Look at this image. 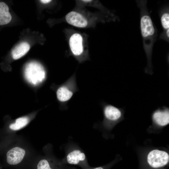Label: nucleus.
Segmentation results:
<instances>
[{
    "label": "nucleus",
    "instance_id": "obj_13",
    "mask_svg": "<svg viewBox=\"0 0 169 169\" xmlns=\"http://www.w3.org/2000/svg\"><path fill=\"white\" fill-rule=\"evenodd\" d=\"M29 121V119L27 117H20L16 120L14 123L10 124L9 127L13 130H18L25 126L28 123Z\"/></svg>",
    "mask_w": 169,
    "mask_h": 169
},
{
    "label": "nucleus",
    "instance_id": "obj_6",
    "mask_svg": "<svg viewBox=\"0 0 169 169\" xmlns=\"http://www.w3.org/2000/svg\"><path fill=\"white\" fill-rule=\"evenodd\" d=\"M102 102L104 123H113L120 120L123 115L121 109L104 102Z\"/></svg>",
    "mask_w": 169,
    "mask_h": 169
},
{
    "label": "nucleus",
    "instance_id": "obj_17",
    "mask_svg": "<svg viewBox=\"0 0 169 169\" xmlns=\"http://www.w3.org/2000/svg\"><path fill=\"white\" fill-rule=\"evenodd\" d=\"M9 10V8L6 3L0 2V14L8 13Z\"/></svg>",
    "mask_w": 169,
    "mask_h": 169
},
{
    "label": "nucleus",
    "instance_id": "obj_5",
    "mask_svg": "<svg viewBox=\"0 0 169 169\" xmlns=\"http://www.w3.org/2000/svg\"><path fill=\"white\" fill-rule=\"evenodd\" d=\"M64 164L76 165L82 169H90L91 168L87 161L85 154L79 148L74 147L69 150L63 160Z\"/></svg>",
    "mask_w": 169,
    "mask_h": 169
},
{
    "label": "nucleus",
    "instance_id": "obj_16",
    "mask_svg": "<svg viewBox=\"0 0 169 169\" xmlns=\"http://www.w3.org/2000/svg\"><path fill=\"white\" fill-rule=\"evenodd\" d=\"M169 29L163 30L159 36V38L162 39L168 42L169 41Z\"/></svg>",
    "mask_w": 169,
    "mask_h": 169
},
{
    "label": "nucleus",
    "instance_id": "obj_1",
    "mask_svg": "<svg viewBox=\"0 0 169 169\" xmlns=\"http://www.w3.org/2000/svg\"><path fill=\"white\" fill-rule=\"evenodd\" d=\"M136 2L140 9L141 32L143 48L147 59V65L145 69V71L146 73L151 75L153 73L151 61L152 49L157 39V30L149 13L147 7V1L138 0H136Z\"/></svg>",
    "mask_w": 169,
    "mask_h": 169
},
{
    "label": "nucleus",
    "instance_id": "obj_10",
    "mask_svg": "<svg viewBox=\"0 0 169 169\" xmlns=\"http://www.w3.org/2000/svg\"><path fill=\"white\" fill-rule=\"evenodd\" d=\"M82 40V36L79 33L74 34L70 38L69 43L71 50L75 56H79L83 53Z\"/></svg>",
    "mask_w": 169,
    "mask_h": 169
},
{
    "label": "nucleus",
    "instance_id": "obj_9",
    "mask_svg": "<svg viewBox=\"0 0 169 169\" xmlns=\"http://www.w3.org/2000/svg\"><path fill=\"white\" fill-rule=\"evenodd\" d=\"M67 22L74 26L83 28L87 24L86 19L80 13L74 11L68 13L65 17Z\"/></svg>",
    "mask_w": 169,
    "mask_h": 169
},
{
    "label": "nucleus",
    "instance_id": "obj_12",
    "mask_svg": "<svg viewBox=\"0 0 169 169\" xmlns=\"http://www.w3.org/2000/svg\"><path fill=\"white\" fill-rule=\"evenodd\" d=\"M161 23L163 30L169 29V8L167 5L162 7L159 11Z\"/></svg>",
    "mask_w": 169,
    "mask_h": 169
},
{
    "label": "nucleus",
    "instance_id": "obj_20",
    "mask_svg": "<svg viewBox=\"0 0 169 169\" xmlns=\"http://www.w3.org/2000/svg\"><path fill=\"white\" fill-rule=\"evenodd\" d=\"M91 1V0H82V1L84 2H90Z\"/></svg>",
    "mask_w": 169,
    "mask_h": 169
},
{
    "label": "nucleus",
    "instance_id": "obj_15",
    "mask_svg": "<svg viewBox=\"0 0 169 169\" xmlns=\"http://www.w3.org/2000/svg\"><path fill=\"white\" fill-rule=\"evenodd\" d=\"M37 169H54L49 162L46 159L41 160L37 166Z\"/></svg>",
    "mask_w": 169,
    "mask_h": 169
},
{
    "label": "nucleus",
    "instance_id": "obj_4",
    "mask_svg": "<svg viewBox=\"0 0 169 169\" xmlns=\"http://www.w3.org/2000/svg\"><path fill=\"white\" fill-rule=\"evenodd\" d=\"M24 75L26 80L34 85L42 82L46 77L45 71L42 66L34 62L29 63L26 65Z\"/></svg>",
    "mask_w": 169,
    "mask_h": 169
},
{
    "label": "nucleus",
    "instance_id": "obj_11",
    "mask_svg": "<svg viewBox=\"0 0 169 169\" xmlns=\"http://www.w3.org/2000/svg\"><path fill=\"white\" fill-rule=\"evenodd\" d=\"M30 48L29 44L26 42H23L18 44L12 50V54L14 59H19L24 55Z\"/></svg>",
    "mask_w": 169,
    "mask_h": 169
},
{
    "label": "nucleus",
    "instance_id": "obj_8",
    "mask_svg": "<svg viewBox=\"0 0 169 169\" xmlns=\"http://www.w3.org/2000/svg\"><path fill=\"white\" fill-rule=\"evenodd\" d=\"M25 154V150L19 147L13 148L7 153V161L11 165H16L23 160Z\"/></svg>",
    "mask_w": 169,
    "mask_h": 169
},
{
    "label": "nucleus",
    "instance_id": "obj_19",
    "mask_svg": "<svg viewBox=\"0 0 169 169\" xmlns=\"http://www.w3.org/2000/svg\"><path fill=\"white\" fill-rule=\"evenodd\" d=\"M40 2L43 3H47L50 2L51 0H41Z\"/></svg>",
    "mask_w": 169,
    "mask_h": 169
},
{
    "label": "nucleus",
    "instance_id": "obj_3",
    "mask_svg": "<svg viewBox=\"0 0 169 169\" xmlns=\"http://www.w3.org/2000/svg\"><path fill=\"white\" fill-rule=\"evenodd\" d=\"M78 90L75 74H74L58 87L56 91L57 99L67 108L68 102L74 94Z\"/></svg>",
    "mask_w": 169,
    "mask_h": 169
},
{
    "label": "nucleus",
    "instance_id": "obj_2",
    "mask_svg": "<svg viewBox=\"0 0 169 169\" xmlns=\"http://www.w3.org/2000/svg\"><path fill=\"white\" fill-rule=\"evenodd\" d=\"M169 155L166 151L159 150L151 151L147 156L145 169H166L168 166Z\"/></svg>",
    "mask_w": 169,
    "mask_h": 169
},
{
    "label": "nucleus",
    "instance_id": "obj_7",
    "mask_svg": "<svg viewBox=\"0 0 169 169\" xmlns=\"http://www.w3.org/2000/svg\"><path fill=\"white\" fill-rule=\"evenodd\" d=\"M152 119L153 122L158 126L167 125L169 123L168 108L164 106L157 109L153 113Z\"/></svg>",
    "mask_w": 169,
    "mask_h": 169
},
{
    "label": "nucleus",
    "instance_id": "obj_14",
    "mask_svg": "<svg viewBox=\"0 0 169 169\" xmlns=\"http://www.w3.org/2000/svg\"><path fill=\"white\" fill-rule=\"evenodd\" d=\"M11 19L12 16L9 12L0 14V25L9 23Z\"/></svg>",
    "mask_w": 169,
    "mask_h": 169
},
{
    "label": "nucleus",
    "instance_id": "obj_18",
    "mask_svg": "<svg viewBox=\"0 0 169 169\" xmlns=\"http://www.w3.org/2000/svg\"><path fill=\"white\" fill-rule=\"evenodd\" d=\"M113 165V163H110V164L106 165L97 167H92L90 169H110V168Z\"/></svg>",
    "mask_w": 169,
    "mask_h": 169
}]
</instances>
